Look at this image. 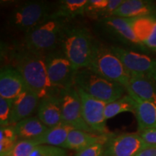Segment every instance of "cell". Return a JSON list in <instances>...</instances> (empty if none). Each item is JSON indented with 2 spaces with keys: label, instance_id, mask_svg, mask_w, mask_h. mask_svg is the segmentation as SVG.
Listing matches in <instances>:
<instances>
[{
  "label": "cell",
  "instance_id": "obj_1",
  "mask_svg": "<svg viewBox=\"0 0 156 156\" xmlns=\"http://www.w3.org/2000/svg\"><path fill=\"white\" fill-rule=\"evenodd\" d=\"M2 57L22 76L28 88L41 99L57 93L52 87L46 71L45 55L30 49L23 43L2 47Z\"/></svg>",
  "mask_w": 156,
  "mask_h": 156
},
{
  "label": "cell",
  "instance_id": "obj_2",
  "mask_svg": "<svg viewBox=\"0 0 156 156\" xmlns=\"http://www.w3.org/2000/svg\"><path fill=\"white\" fill-rule=\"evenodd\" d=\"M95 39L86 27L68 23L62 34L59 48L76 71L88 67Z\"/></svg>",
  "mask_w": 156,
  "mask_h": 156
},
{
  "label": "cell",
  "instance_id": "obj_3",
  "mask_svg": "<svg viewBox=\"0 0 156 156\" xmlns=\"http://www.w3.org/2000/svg\"><path fill=\"white\" fill-rule=\"evenodd\" d=\"M69 21L48 17L24 34L23 43L44 55L59 47L63 31Z\"/></svg>",
  "mask_w": 156,
  "mask_h": 156
},
{
  "label": "cell",
  "instance_id": "obj_4",
  "mask_svg": "<svg viewBox=\"0 0 156 156\" xmlns=\"http://www.w3.org/2000/svg\"><path fill=\"white\" fill-rule=\"evenodd\" d=\"M88 68L109 80L126 88L131 79L125 66L111 49L110 46L95 40Z\"/></svg>",
  "mask_w": 156,
  "mask_h": 156
},
{
  "label": "cell",
  "instance_id": "obj_5",
  "mask_svg": "<svg viewBox=\"0 0 156 156\" xmlns=\"http://www.w3.org/2000/svg\"><path fill=\"white\" fill-rule=\"evenodd\" d=\"M75 85L87 94L108 103L124 95L125 87L95 73L88 67L76 71Z\"/></svg>",
  "mask_w": 156,
  "mask_h": 156
},
{
  "label": "cell",
  "instance_id": "obj_6",
  "mask_svg": "<svg viewBox=\"0 0 156 156\" xmlns=\"http://www.w3.org/2000/svg\"><path fill=\"white\" fill-rule=\"evenodd\" d=\"M55 6L47 1H26L19 4L9 13L7 22L9 28L26 34L47 19Z\"/></svg>",
  "mask_w": 156,
  "mask_h": 156
},
{
  "label": "cell",
  "instance_id": "obj_7",
  "mask_svg": "<svg viewBox=\"0 0 156 156\" xmlns=\"http://www.w3.org/2000/svg\"><path fill=\"white\" fill-rule=\"evenodd\" d=\"M46 71L52 87L58 93L75 85L76 70L58 47L45 55Z\"/></svg>",
  "mask_w": 156,
  "mask_h": 156
},
{
  "label": "cell",
  "instance_id": "obj_8",
  "mask_svg": "<svg viewBox=\"0 0 156 156\" xmlns=\"http://www.w3.org/2000/svg\"><path fill=\"white\" fill-rule=\"evenodd\" d=\"M110 48L120 58L131 77L156 82V57L119 46H110Z\"/></svg>",
  "mask_w": 156,
  "mask_h": 156
},
{
  "label": "cell",
  "instance_id": "obj_9",
  "mask_svg": "<svg viewBox=\"0 0 156 156\" xmlns=\"http://www.w3.org/2000/svg\"><path fill=\"white\" fill-rule=\"evenodd\" d=\"M98 28L107 38L142 51H148L134 34L130 18L112 16L98 21Z\"/></svg>",
  "mask_w": 156,
  "mask_h": 156
},
{
  "label": "cell",
  "instance_id": "obj_10",
  "mask_svg": "<svg viewBox=\"0 0 156 156\" xmlns=\"http://www.w3.org/2000/svg\"><path fill=\"white\" fill-rule=\"evenodd\" d=\"M136 133L113 134L105 145L103 156H136L140 152L152 147Z\"/></svg>",
  "mask_w": 156,
  "mask_h": 156
},
{
  "label": "cell",
  "instance_id": "obj_11",
  "mask_svg": "<svg viewBox=\"0 0 156 156\" xmlns=\"http://www.w3.org/2000/svg\"><path fill=\"white\" fill-rule=\"evenodd\" d=\"M61 98L62 122L75 129L95 133L84 120L81 99L75 85L61 92Z\"/></svg>",
  "mask_w": 156,
  "mask_h": 156
},
{
  "label": "cell",
  "instance_id": "obj_12",
  "mask_svg": "<svg viewBox=\"0 0 156 156\" xmlns=\"http://www.w3.org/2000/svg\"><path fill=\"white\" fill-rule=\"evenodd\" d=\"M77 89L81 99L83 116L86 124L96 134L110 133L107 129V120L105 116L107 103L92 97L80 88L77 87Z\"/></svg>",
  "mask_w": 156,
  "mask_h": 156
},
{
  "label": "cell",
  "instance_id": "obj_13",
  "mask_svg": "<svg viewBox=\"0 0 156 156\" xmlns=\"http://www.w3.org/2000/svg\"><path fill=\"white\" fill-rule=\"evenodd\" d=\"M28 88L24 79L16 69L9 65H4L1 67L0 97L15 99Z\"/></svg>",
  "mask_w": 156,
  "mask_h": 156
},
{
  "label": "cell",
  "instance_id": "obj_14",
  "mask_svg": "<svg viewBox=\"0 0 156 156\" xmlns=\"http://www.w3.org/2000/svg\"><path fill=\"white\" fill-rule=\"evenodd\" d=\"M41 98L30 89H26L13 99L10 116V125L14 126L25 119L32 116L38 110Z\"/></svg>",
  "mask_w": 156,
  "mask_h": 156
},
{
  "label": "cell",
  "instance_id": "obj_15",
  "mask_svg": "<svg viewBox=\"0 0 156 156\" xmlns=\"http://www.w3.org/2000/svg\"><path fill=\"white\" fill-rule=\"evenodd\" d=\"M38 117L48 128L54 127L62 122L61 93H53L41 99Z\"/></svg>",
  "mask_w": 156,
  "mask_h": 156
},
{
  "label": "cell",
  "instance_id": "obj_16",
  "mask_svg": "<svg viewBox=\"0 0 156 156\" xmlns=\"http://www.w3.org/2000/svg\"><path fill=\"white\" fill-rule=\"evenodd\" d=\"M156 16V4L147 0H124L114 12L113 16L134 18V17Z\"/></svg>",
  "mask_w": 156,
  "mask_h": 156
},
{
  "label": "cell",
  "instance_id": "obj_17",
  "mask_svg": "<svg viewBox=\"0 0 156 156\" xmlns=\"http://www.w3.org/2000/svg\"><path fill=\"white\" fill-rule=\"evenodd\" d=\"M114 133L99 134L82 130L73 129L69 132L63 148L78 152L98 142L106 143Z\"/></svg>",
  "mask_w": 156,
  "mask_h": 156
},
{
  "label": "cell",
  "instance_id": "obj_18",
  "mask_svg": "<svg viewBox=\"0 0 156 156\" xmlns=\"http://www.w3.org/2000/svg\"><path fill=\"white\" fill-rule=\"evenodd\" d=\"M135 101V114L137 132L156 128V104L144 101L133 95H129Z\"/></svg>",
  "mask_w": 156,
  "mask_h": 156
},
{
  "label": "cell",
  "instance_id": "obj_19",
  "mask_svg": "<svg viewBox=\"0 0 156 156\" xmlns=\"http://www.w3.org/2000/svg\"><path fill=\"white\" fill-rule=\"evenodd\" d=\"M126 90L128 95H135L142 101L156 104V82L143 77H131Z\"/></svg>",
  "mask_w": 156,
  "mask_h": 156
},
{
  "label": "cell",
  "instance_id": "obj_20",
  "mask_svg": "<svg viewBox=\"0 0 156 156\" xmlns=\"http://www.w3.org/2000/svg\"><path fill=\"white\" fill-rule=\"evenodd\" d=\"M88 0H62L55 6L48 17L55 19L69 20L85 14V8Z\"/></svg>",
  "mask_w": 156,
  "mask_h": 156
},
{
  "label": "cell",
  "instance_id": "obj_21",
  "mask_svg": "<svg viewBox=\"0 0 156 156\" xmlns=\"http://www.w3.org/2000/svg\"><path fill=\"white\" fill-rule=\"evenodd\" d=\"M123 2L124 0H88L85 15L95 20H101L113 16Z\"/></svg>",
  "mask_w": 156,
  "mask_h": 156
},
{
  "label": "cell",
  "instance_id": "obj_22",
  "mask_svg": "<svg viewBox=\"0 0 156 156\" xmlns=\"http://www.w3.org/2000/svg\"><path fill=\"white\" fill-rule=\"evenodd\" d=\"M75 129L71 126L62 122L54 127L48 128L42 135L34 139L37 145H47L63 148L69 132Z\"/></svg>",
  "mask_w": 156,
  "mask_h": 156
},
{
  "label": "cell",
  "instance_id": "obj_23",
  "mask_svg": "<svg viewBox=\"0 0 156 156\" xmlns=\"http://www.w3.org/2000/svg\"><path fill=\"white\" fill-rule=\"evenodd\" d=\"M15 132L20 140H34L42 135L48 127L37 116L25 119L14 125Z\"/></svg>",
  "mask_w": 156,
  "mask_h": 156
},
{
  "label": "cell",
  "instance_id": "obj_24",
  "mask_svg": "<svg viewBox=\"0 0 156 156\" xmlns=\"http://www.w3.org/2000/svg\"><path fill=\"white\" fill-rule=\"evenodd\" d=\"M132 28L138 41L145 46V44L153 31L156 21L155 15L130 18Z\"/></svg>",
  "mask_w": 156,
  "mask_h": 156
},
{
  "label": "cell",
  "instance_id": "obj_25",
  "mask_svg": "<svg viewBox=\"0 0 156 156\" xmlns=\"http://www.w3.org/2000/svg\"><path fill=\"white\" fill-rule=\"evenodd\" d=\"M135 111V101L129 95H124L122 98L108 103L105 109L106 120L110 119L116 115L124 112H133Z\"/></svg>",
  "mask_w": 156,
  "mask_h": 156
},
{
  "label": "cell",
  "instance_id": "obj_26",
  "mask_svg": "<svg viewBox=\"0 0 156 156\" xmlns=\"http://www.w3.org/2000/svg\"><path fill=\"white\" fill-rule=\"evenodd\" d=\"M14 126H1L0 128V156H7L18 141Z\"/></svg>",
  "mask_w": 156,
  "mask_h": 156
},
{
  "label": "cell",
  "instance_id": "obj_27",
  "mask_svg": "<svg viewBox=\"0 0 156 156\" xmlns=\"http://www.w3.org/2000/svg\"><path fill=\"white\" fill-rule=\"evenodd\" d=\"M30 156H68L67 150L47 145H37Z\"/></svg>",
  "mask_w": 156,
  "mask_h": 156
},
{
  "label": "cell",
  "instance_id": "obj_28",
  "mask_svg": "<svg viewBox=\"0 0 156 156\" xmlns=\"http://www.w3.org/2000/svg\"><path fill=\"white\" fill-rule=\"evenodd\" d=\"M37 145L34 140H19L8 155L30 156Z\"/></svg>",
  "mask_w": 156,
  "mask_h": 156
},
{
  "label": "cell",
  "instance_id": "obj_29",
  "mask_svg": "<svg viewBox=\"0 0 156 156\" xmlns=\"http://www.w3.org/2000/svg\"><path fill=\"white\" fill-rule=\"evenodd\" d=\"M13 99L0 97V125L7 126L10 125V116L12 108Z\"/></svg>",
  "mask_w": 156,
  "mask_h": 156
},
{
  "label": "cell",
  "instance_id": "obj_30",
  "mask_svg": "<svg viewBox=\"0 0 156 156\" xmlns=\"http://www.w3.org/2000/svg\"><path fill=\"white\" fill-rule=\"evenodd\" d=\"M106 143L98 142L81 151L76 152L75 156H103Z\"/></svg>",
  "mask_w": 156,
  "mask_h": 156
},
{
  "label": "cell",
  "instance_id": "obj_31",
  "mask_svg": "<svg viewBox=\"0 0 156 156\" xmlns=\"http://www.w3.org/2000/svg\"><path fill=\"white\" fill-rule=\"evenodd\" d=\"M138 133L147 143L152 145H156V128L145 130Z\"/></svg>",
  "mask_w": 156,
  "mask_h": 156
},
{
  "label": "cell",
  "instance_id": "obj_32",
  "mask_svg": "<svg viewBox=\"0 0 156 156\" xmlns=\"http://www.w3.org/2000/svg\"><path fill=\"white\" fill-rule=\"evenodd\" d=\"M145 46L148 51H151L154 53H156V21L153 31L150 35L149 38L146 41Z\"/></svg>",
  "mask_w": 156,
  "mask_h": 156
},
{
  "label": "cell",
  "instance_id": "obj_33",
  "mask_svg": "<svg viewBox=\"0 0 156 156\" xmlns=\"http://www.w3.org/2000/svg\"><path fill=\"white\" fill-rule=\"evenodd\" d=\"M136 156H156V145L146 148Z\"/></svg>",
  "mask_w": 156,
  "mask_h": 156
},
{
  "label": "cell",
  "instance_id": "obj_34",
  "mask_svg": "<svg viewBox=\"0 0 156 156\" xmlns=\"http://www.w3.org/2000/svg\"><path fill=\"white\" fill-rule=\"evenodd\" d=\"M7 156H9V155H7Z\"/></svg>",
  "mask_w": 156,
  "mask_h": 156
}]
</instances>
